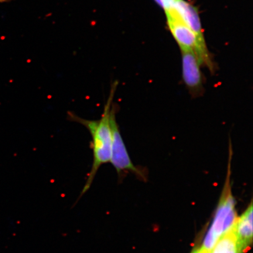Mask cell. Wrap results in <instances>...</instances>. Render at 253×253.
Segmentation results:
<instances>
[{
  "label": "cell",
  "mask_w": 253,
  "mask_h": 253,
  "mask_svg": "<svg viewBox=\"0 0 253 253\" xmlns=\"http://www.w3.org/2000/svg\"><path fill=\"white\" fill-rule=\"evenodd\" d=\"M233 230L240 246L245 251L253 242V204L250 203L245 212L237 218Z\"/></svg>",
  "instance_id": "7"
},
{
  "label": "cell",
  "mask_w": 253,
  "mask_h": 253,
  "mask_svg": "<svg viewBox=\"0 0 253 253\" xmlns=\"http://www.w3.org/2000/svg\"><path fill=\"white\" fill-rule=\"evenodd\" d=\"M6 0H0V2H3V1H5Z\"/></svg>",
  "instance_id": "11"
},
{
  "label": "cell",
  "mask_w": 253,
  "mask_h": 253,
  "mask_svg": "<svg viewBox=\"0 0 253 253\" xmlns=\"http://www.w3.org/2000/svg\"><path fill=\"white\" fill-rule=\"evenodd\" d=\"M117 83L112 85L109 96L99 120H88L78 116L72 112L67 113V118L85 126L91 135L93 150V163L86 183L81 191L79 199L90 189L96 175L103 164L110 162L112 156V133L110 117Z\"/></svg>",
  "instance_id": "1"
},
{
  "label": "cell",
  "mask_w": 253,
  "mask_h": 253,
  "mask_svg": "<svg viewBox=\"0 0 253 253\" xmlns=\"http://www.w3.org/2000/svg\"><path fill=\"white\" fill-rule=\"evenodd\" d=\"M233 149L231 140H229L228 171L220 201L214 218L203 240L199 253H209L213 246L224 233L233 228L237 219L235 209V200L231 187L232 161Z\"/></svg>",
  "instance_id": "2"
},
{
  "label": "cell",
  "mask_w": 253,
  "mask_h": 253,
  "mask_svg": "<svg viewBox=\"0 0 253 253\" xmlns=\"http://www.w3.org/2000/svg\"><path fill=\"white\" fill-rule=\"evenodd\" d=\"M173 9L177 12L183 22L196 35L200 45L203 48L207 49L196 8L185 0H175Z\"/></svg>",
  "instance_id": "6"
},
{
  "label": "cell",
  "mask_w": 253,
  "mask_h": 253,
  "mask_svg": "<svg viewBox=\"0 0 253 253\" xmlns=\"http://www.w3.org/2000/svg\"><path fill=\"white\" fill-rule=\"evenodd\" d=\"M157 4L161 6L165 12L174 10L175 0H154Z\"/></svg>",
  "instance_id": "9"
},
{
  "label": "cell",
  "mask_w": 253,
  "mask_h": 253,
  "mask_svg": "<svg viewBox=\"0 0 253 253\" xmlns=\"http://www.w3.org/2000/svg\"><path fill=\"white\" fill-rule=\"evenodd\" d=\"M169 28L180 48L191 49L195 52L201 65L207 66L211 72L214 65L207 49L200 45L194 32L181 20L175 10L165 12Z\"/></svg>",
  "instance_id": "3"
},
{
  "label": "cell",
  "mask_w": 253,
  "mask_h": 253,
  "mask_svg": "<svg viewBox=\"0 0 253 253\" xmlns=\"http://www.w3.org/2000/svg\"><path fill=\"white\" fill-rule=\"evenodd\" d=\"M182 77L183 81L193 97L200 96L203 93L202 74L200 61L195 52L182 48Z\"/></svg>",
  "instance_id": "5"
},
{
  "label": "cell",
  "mask_w": 253,
  "mask_h": 253,
  "mask_svg": "<svg viewBox=\"0 0 253 253\" xmlns=\"http://www.w3.org/2000/svg\"><path fill=\"white\" fill-rule=\"evenodd\" d=\"M192 253H199V251H198V249H196V250H194V251H193Z\"/></svg>",
  "instance_id": "10"
},
{
  "label": "cell",
  "mask_w": 253,
  "mask_h": 253,
  "mask_svg": "<svg viewBox=\"0 0 253 253\" xmlns=\"http://www.w3.org/2000/svg\"><path fill=\"white\" fill-rule=\"evenodd\" d=\"M209 253H244L233 227L219 238Z\"/></svg>",
  "instance_id": "8"
},
{
  "label": "cell",
  "mask_w": 253,
  "mask_h": 253,
  "mask_svg": "<svg viewBox=\"0 0 253 253\" xmlns=\"http://www.w3.org/2000/svg\"><path fill=\"white\" fill-rule=\"evenodd\" d=\"M116 104L113 103L110 117V123L112 133V156L110 163L120 177L122 173L131 172L144 178L141 170L134 165L130 157L126 146L123 141L118 122H117Z\"/></svg>",
  "instance_id": "4"
}]
</instances>
